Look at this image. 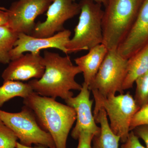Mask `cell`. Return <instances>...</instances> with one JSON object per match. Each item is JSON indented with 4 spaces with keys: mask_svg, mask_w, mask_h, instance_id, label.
Here are the masks:
<instances>
[{
    "mask_svg": "<svg viewBox=\"0 0 148 148\" xmlns=\"http://www.w3.org/2000/svg\"><path fill=\"white\" fill-rule=\"evenodd\" d=\"M43 58L44 73L40 79H33L28 83L34 92L41 96L66 100L73 96L72 90H81L82 85L75 78L82 72L72 63L70 56L45 51Z\"/></svg>",
    "mask_w": 148,
    "mask_h": 148,
    "instance_id": "obj_1",
    "label": "cell"
},
{
    "mask_svg": "<svg viewBox=\"0 0 148 148\" xmlns=\"http://www.w3.org/2000/svg\"><path fill=\"white\" fill-rule=\"evenodd\" d=\"M23 103L34 112L42 128L51 135L56 148H66L69 132L76 120L74 109L34 91L24 98Z\"/></svg>",
    "mask_w": 148,
    "mask_h": 148,
    "instance_id": "obj_2",
    "label": "cell"
},
{
    "mask_svg": "<svg viewBox=\"0 0 148 148\" xmlns=\"http://www.w3.org/2000/svg\"><path fill=\"white\" fill-rule=\"evenodd\" d=\"M143 1L108 0L102 20V44L108 50L117 49L128 34Z\"/></svg>",
    "mask_w": 148,
    "mask_h": 148,
    "instance_id": "obj_3",
    "label": "cell"
},
{
    "mask_svg": "<svg viewBox=\"0 0 148 148\" xmlns=\"http://www.w3.org/2000/svg\"><path fill=\"white\" fill-rule=\"evenodd\" d=\"M81 11L75 34L66 45L68 53L89 50L103 43L102 20L104 11L102 4L92 0H82Z\"/></svg>",
    "mask_w": 148,
    "mask_h": 148,
    "instance_id": "obj_4",
    "label": "cell"
},
{
    "mask_svg": "<svg viewBox=\"0 0 148 148\" xmlns=\"http://www.w3.org/2000/svg\"><path fill=\"white\" fill-rule=\"evenodd\" d=\"M95 106L94 110L103 108L110 121V127L114 134L124 143L130 132L131 120L140 108L129 92L105 97L97 90H92Z\"/></svg>",
    "mask_w": 148,
    "mask_h": 148,
    "instance_id": "obj_5",
    "label": "cell"
},
{
    "mask_svg": "<svg viewBox=\"0 0 148 148\" xmlns=\"http://www.w3.org/2000/svg\"><path fill=\"white\" fill-rule=\"evenodd\" d=\"M36 119L34 112L25 106L17 113L0 110V119L14 132L22 145L28 147L42 145L56 148L51 135L39 125Z\"/></svg>",
    "mask_w": 148,
    "mask_h": 148,
    "instance_id": "obj_6",
    "label": "cell"
},
{
    "mask_svg": "<svg viewBox=\"0 0 148 148\" xmlns=\"http://www.w3.org/2000/svg\"><path fill=\"white\" fill-rule=\"evenodd\" d=\"M127 59L117 49L108 50L89 90H96L105 97L123 93V85L127 74Z\"/></svg>",
    "mask_w": 148,
    "mask_h": 148,
    "instance_id": "obj_7",
    "label": "cell"
},
{
    "mask_svg": "<svg viewBox=\"0 0 148 148\" xmlns=\"http://www.w3.org/2000/svg\"><path fill=\"white\" fill-rule=\"evenodd\" d=\"M50 0H19L8 10V26L18 34L32 35L36 26L35 20L47 11Z\"/></svg>",
    "mask_w": 148,
    "mask_h": 148,
    "instance_id": "obj_8",
    "label": "cell"
},
{
    "mask_svg": "<svg viewBox=\"0 0 148 148\" xmlns=\"http://www.w3.org/2000/svg\"><path fill=\"white\" fill-rule=\"evenodd\" d=\"M80 11L79 4L74 0H54L48 8L45 21L36 24L31 36L38 38L52 36L64 30L66 21Z\"/></svg>",
    "mask_w": 148,
    "mask_h": 148,
    "instance_id": "obj_9",
    "label": "cell"
},
{
    "mask_svg": "<svg viewBox=\"0 0 148 148\" xmlns=\"http://www.w3.org/2000/svg\"><path fill=\"white\" fill-rule=\"evenodd\" d=\"M71 32L68 29H64L52 36L47 38H36L22 33L19 34L14 47L10 53L11 61L20 57L24 52H40L42 49L50 48L57 49L68 54L66 46L71 39Z\"/></svg>",
    "mask_w": 148,
    "mask_h": 148,
    "instance_id": "obj_10",
    "label": "cell"
},
{
    "mask_svg": "<svg viewBox=\"0 0 148 148\" xmlns=\"http://www.w3.org/2000/svg\"><path fill=\"white\" fill-rule=\"evenodd\" d=\"M90 91L88 86L83 83L78 95L65 100L67 105L73 108L76 114V123L71 133L75 140H78L80 133L83 131L92 132L95 136L101 131V127L97 126L92 114L93 100L90 99Z\"/></svg>",
    "mask_w": 148,
    "mask_h": 148,
    "instance_id": "obj_11",
    "label": "cell"
},
{
    "mask_svg": "<svg viewBox=\"0 0 148 148\" xmlns=\"http://www.w3.org/2000/svg\"><path fill=\"white\" fill-rule=\"evenodd\" d=\"M45 71L43 58L40 52L27 53L10 62L2 77L6 81H27L40 79Z\"/></svg>",
    "mask_w": 148,
    "mask_h": 148,
    "instance_id": "obj_12",
    "label": "cell"
},
{
    "mask_svg": "<svg viewBox=\"0 0 148 148\" xmlns=\"http://www.w3.org/2000/svg\"><path fill=\"white\" fill-rule=\"evenodd\" d=\"M148 44V0H143L135 23L117 50L128 59Z\"/></svg>",
    "mask_w": 148,
    "mask_h": 148,
    "instance_id": "obj_13",
    "label": "cell"
},
{
    "mask_svg": "<svg viewBox=\"0 0 148 148\" xmlns=\"http://www.w3.org/2000/svg\"><path fill=\"white\" fill-rule=\"evenodd\" d=\"M108 49L103 44L92 47L84 56L74 59L83 73L84 83L89 86L95 78Z\"/></svg>",
    "mask_w": 148,
    "mask_h": 148,
    "instance_id": "obj_14",
    "label": "cell"
},
{
    "mask_svg": "<svg viewBox=\"0 0 148 148\" xmlns=\"http://www.w3.org/2000/svg\"><path fill=\"white\" fill-rule=\"evenodd\" d=\"M93 111L95 122L101 125V131L93 138L92 148H119L120 138L111 130L106 111L100 108Z\"/></svg>",
    "mask_w": 148,
    "mask_h": 148,
    "instance_id": "obj_15",
    "label": "cell"
},
{
    "mask_svg": "<svg viewBox=\"0 0 148 148\" xmlns=\"http://www.w3.org/2000/svg\"><path fill=\"white\" fill-rule=\"evenodd\" d=\"M148 71V44L127 59V74L123 89L132 88L136 79Z\"/></svg>",
    "mask_w": 148,
    "mask_h": 148,
    "instance_id": "obj_16",
    "label": "cell"
},
{
    "mask_svg": "<svg viewBox=\"0 0 148 148\" xmlns=\"http://www.w3.org/2000/svg\"><path fill=\"white\" fill-rule=\"evenodd\" d=\"M29 83H24L18 81H4L0 86V108L4 104L14 97L25 98L34 92Z\"/></svg>",
    "mask_w": 148,
    "mask_h": 148,
    "instance_id": "obj_17",
    "label": "cell"
},
{
    "mask_svg": "<svg viewBox=\"0 0 148 148\" xmlns=\"http://www.w3.org/2000/svg\"><path fill=\"white\" fill-rule=\"evenodd\" d=\"M18 34L8 25L0 27V63L9 64L10 53L14 47Z\"/></svg>",
    "mask_w": 148,
    "mask_h": 148,
    "instance_id": "obj_18",
    "label": "cell"
},
{
    "mask_svg": "<svg viewBox=\"0 0 148 148\" xmlns=\"http://www.w3.org/2000/svg\"><path fill=\"white\" fill-rule=\"evenodd\" d=\"M135 99L140 108L148 103V71L135 81Z\"/></svg>",
    "mask_w": 148,
    "mask_h": 148,
    "instance_id": "obj_19",
    "label": "cell"
},
{
    "mask_svg": "<svg viewBox=\"0 0 148 148\" xmlns=\"http://www.w3.org/2000/svg\"><path fill=\"white\" fill-rule=\"evenodd\" d=\"M18 140L14 132L0 119V148H16Z\"/></svg>",
    "mask_w": 148,
    "mask_h": 148,
    "instance_id": "obj_20",
    "label": "cell"
},
{
    "mask_svg": "<svg viewBox=\"0 0 148 148\" xmlns=\"http://www.w3.org/2000/svg\"><path fill=\"white\" fill-rule=\"evenodd\" d=\"M143 125H148V103L140 108L134 115L130 123V131Z\"/></svg>",
    "mask_w": 148,
    "mask_h": 148,
    "instance_id": "obj_21",
    "label": "cell"
},
{
    "mask_svg": "<svg viewBox=\"0 0 148 148\" xmlns=\"http://www.w3.org/2000/svg\"><path fill=\"white\" fill-rule=\"evenodd\" d=\"M95 135L92 132L83 131L80 133L78 139V145L77 148H92V140Z\"/></svg>",
    "mask_w": 148,
    "mask_h": 148,
    "instance_id": "obj_22",
    "label": "cell"
},
{
    "mask_svg": "<svg viewBox=\"0 0 148 148\" xmlns=\"http://www.w3.org/2000/svg\"><path fill=\"white\" fill-rule=\"evenodd\" d=\"M121 148H147L140 143L139 138L135 135L133 131L130 132L127 140L123 143Z\"/></svg>",
    "mask_w": 148,
    "mask_h": 148,
    "instance_id": "obj_23",
    "label": "cell"
},
{
    "mask_svg": "<svg viewBox=\"0 0 148 148\" xmlns=\"http://www.w3.org/2000/svg\"><path fill=\"white\" fill-rule=\"evenodd\" d=\"M132 131L139 138L145 142L146 148H148V125H143L135 127Z\"/></svg>",
    "mask_w": 148,
    "mask_h": 148,
    "instance_id": "obj_24",
    "label": "cell"
},
{
    "mask_svg": "<svg viewBox=\"0 0 148 148\" xmlns=\"http://www.w3.org/2000/svg\"><path fill=\"white\" fill-rule=\"evenodd\" d=\"M8 26V14L7 12L0 10V27Z\"/></svg>",
    "mask_w": 148,
    "mask_h": 148,
    "instance_id": "obj_25",
    "label": "cell"
},
{
    "mask_svg": "<svg viewBox=\"0 0 148 148\" xmlns=\"http://www.w3.org/2000/svg\"><path fill=\"white\" fill-rule=\"evenodd\" d=\"M16 148H49L47 147H46L45 146L42 145H37L36 147H28L22 145L20 143L17 142L16 145Z\"/></svg>",
    "mask_w": 148,
    "mask_h": 148,
    "instance_id": "obj_26",
    "label": "cell"
},
{
    "mask_svg": "<svg viewBox=\"0 0 148 148\" xmlns=\"http://www.w3.org/2000/svg\"><path fill=\"white\" fill-rule=\"evenodd\" d=\"M74 1H75V0H74ZM92 1H94L95 2L98 3L103 4L106 7L108 3V0H92Z\"/></svg>",
    "mask_w": 148,
    "mask_h": 148,
    "instance_id": "obj_27",
    "label": "cell"
},
{
    "mask_svg": "<svg viewBox=\"0 0 148 148\" xmlns=\"http://www.w3.org/2000/svg\"><path fill=\"white\" fill-rule=\"evenodd\" d=\"M50 1H51L53 2V1H54V0H50Z\"/></svg>",
    "mask_w": 148,
    "mask_h": 148,
    "instance_id": "obj_28",
    "label": "cell"
}]
</instances>
